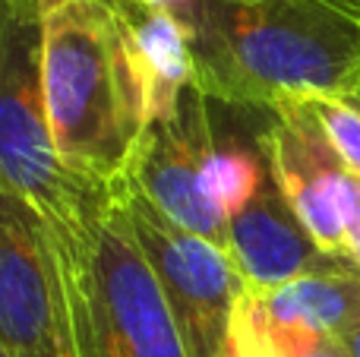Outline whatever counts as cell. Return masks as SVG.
I'll return each instance as SVG.
<instances>
[{
    "instance_id": "1",
    "label": "cell",
    "mask_w": 360,
    "mask_h": 357,
    "mask_svg": "<svg viewBox=\"0 0 360 357\" xmlns=\"http://www.w3.org/2000/svg\"><path fill=\"white\" fill-rule=\"evenodd\" d=\"M193 86L269 111L285 95H360V0H177Z\"/></svg>"
},
{
    "instance_id": "2",
    "label": "cell",
    "mask_w": 360,
    "mask_h": 357,
    "mask_svg": "<svg viewBox=\"0 0 360 357\" xmlns=\"http://www.w3.org/2000/svg\"><path fill=\"white\" fill-rule=\"evenodd\" d=\"M41 73L63 168L89 187L127 177L149 126V95L127 19L105 0L44 13Z\"/></svg>"
},
{
    "instance_id": "3",
    "label": "cell",
    "mask_w": 360,
    "mask_h": 357,
    "mask_svg": "<svg viewBox=\"0 0 360 357\" xmlns=\"http://www.w3.org/2000/svg\"><path fill=\"white\" fill-rule=\"evenodd\" d=\"M41 41V4L0 0V187L29 202L48 228L67 231L105 187L82 183L57 155L44 101Z\"/></svg>"
},
{
    "instance_id": "4",
    "label": "cell",
    "mask_w": 360,
    "mask_h": 357,
    "mask_svg": "<svg viewBox=\"0 0 360 357\" xmlns=\"http://www.w3.org/2000/svg\"><path fill=\"white\" fill-rule=\"evenodd\" d=\"M54 231V228H51ZM70 244L105 357H190L177 316L111 187L57 231Z\"/></svg>"
},
{
    "instance_id": "5",
    "label": "cell",
    "mask_w": 360,
    "mask_h": 357,
    "mask_svg": "<svg viewBox=\"0 0 360 357\" xmlns=\"http://www.w3.org/2000/svg\"><path fill=\"white\" fill-rule=\"evenodd\" d=\"M111 190L174 310L190 357H218L250 291L234 257L174 225L127 177Z\"/></svg>"
},
{
    "instance_id": "6",
    "label": "cell",
    "mask_w": 360,
    "mask_h": 357,
    "mask_svg": "<svg viewBox=\"0 0 360 357\" xmlns=\"http://www.w3.org/2000/svg\"><path fill=\"white\" fill-rule=\"evenodd\" d=\"M205 95L190 86L177 111L165 120H152L139 143L127 181L162 209L174 225L231 253L228 221L209 196V162L215 136L209 130Z\"/></svg>"
},
{
    "instance_id": "7",
    "label": "cell",
    "mask_w": 360,
    "mask_h": 357,
    "mask_svg": "<svg viewBox=\"0 0 360 357\" xmlns=\"http://www.w3.org/2000/svg\"><path fill=\"white\" fill-rule=\"evenodd\" d=\"M0 354L63 357V313L51 231L0 187Z\"/></svg>"
},
{
    "instance_id": "8",
    "label": "cell",
    "mask_w": 360,
    "mask_h": 357,
    "mask_svg": "<svg viewBox=\"0 0 360 357\" xmlns=\"http://www.w3.org/2000/svg\"><path fill=\"white\" fill-rule=\"evenodd\" d=\"M269 117L272 120L262 130L259 145L281 196L323 253L351 263L345 238V193L351 171L297 95L278 98L269 108Z\"/></svg>"
},
{
    "instance_id": "9",
    "label": "cell",
    "mask_w": 360,
    "mask_h": 357,
    "mask_svg": "<svg viewBox=\"0 0 360 357\" xmlns=\"http://www.w3.org/2000/svg\"><path fill=\"white\" fill-rule=\"evenodd\" d=\"M228 238L231 257L253 294H269L342 263L323 253V247L310 238L281 196L275 177H269L259 193L228 219Z\"/></svg>"
},
{
    "instance_id": "10",
    "label": "cell",
    "mask_w": 360,
    "mask_h": 357,
    "mask_svg": "<svg viewBox=\"0 0 360 357\" xmlns=\"http://www.w3.org/2000/svg\"><path fill=\"white\" fill-rule=\"evenodd\" d=\"M117 10L133 32L136 57L146 76L149 117H171L177 111L180 98H184V92L193 86V57L184 22L177 19V13L171 6L149 4V0H130Z\"/></svg>"
},
{
    "instance_id": "11",
    "label": "cell",
    "mask_w": 360,
    "mask_h": 357,
    "mask_svg": "<svg viewBox=\"0 0 360 357\" xmlns=\"http://www.w3.org/2000/svg\"><path fill=\"white\" fill-rule=\"evenodd\" d=\"M256 301L272 323H294L326 335H342L360 313V272L351 263H338L278 291L256 294Z\"/></svg>"
},
{
    "instance_id": "12",
    "label": "cell",
    "mask_w": 360,
    "mask_h": 357,
    "mask_svg": "<svg viewBox=\"0 0 360 357\" xmlns=\"http://www.w3.org/2000/svg\"><path fill=\"white\" fill-rule=\"evenodd\" d=\"M269 177L272 171H269L262 145L253 149L237 139H215V152L209 162V196L224 221L240 212Z\"/></svg>"
},
{
    "instance_id": "13",
    "label": "cell",
    "mask_w": 360,
    "mask_h": 357,
    "mask_svg": "<svg viewBox=\"0 0 360 357\" xmlns=\"http://www.w3.org/2000/svg\"><path fill=\"white\" fill-rule=\"evenodd\" d=\"M51 231V228H48ZM51 250H54L57 288H60V313H63V357H105L95 332L92 313L86 304V291L79 282V269L70 244L57 231H51Z\"/></svg>"
},
{
    "instance_id": "14",
    "label": "cell",
    "mask_w": 360,
    "mask_h": 357,
    "mask_svg": "<svg viewBox=\"0 0 360 357\" xmlns=\"http://www.w3.org/2000/svg\"><path fill=\"white\" fill-rule=\"evenodd\" d=\"M300 105L313 114L319 130L338 152L345 168L354 177H360V95H297Z\"/></svg>"
},
{
    "instance_id": "15",
    "label": "cell",
    "mask_w": 360,
    "mask_h": 357,
    "mask_svg": "<svg viewBox=\"0 0 360 357\" xmlns=\"http://www.w3.org/2000/svg\"><path fill=\"white\" fill-rule=\"evenodd\" d=\"M247 301L250 310H253L266 357H351L348 348L338 342V335H326L316 332V329L294 326V323H272L262 313L253 291H247Z\"/></svg>"
},
{
    "instance_id": "16",
    "label": "cell",
    "mask_w": 360,
    "mask_h": 357,
    "mask_svg": "<svg viewBox=\"0 0 360 357\" xmlns=\"http://www.w3.org/2000/svg\"><path fill=\"white\" fill-rule=\"evenodd\" d=\"M218 357H266L259 329H256V320H253V313H250L247 294H243L240 307H237L234 323H231V332H228V342H224V348H221Z\"/></svg>"
},
{
    "instance_id": "17",
    "label": "cell",
    "mask_w": 360,
    "mask_h": 357,
    "mask_svg": "<svg viewBox=\"0 0 360 357\" xmlns=\"http://www.w3.org/2000/svg\"><path fill=\"white\" fill-rule=\"evenodd\" d=\"M345 238H348V259L360 272V177H348L345 193Z\"/></svg>"
},
{
    "instance_id": "18",
    "label": "cell",
    "mask_w": 360,
    "mask_h": 357,
    "mask_svg": "<svg viewBox=\"0 0 360 357\" xmlns=\"http://www.w3.org/2000/svg\"><path fill=\"white\" fill-rule=\"evenodd\" d=\"M338 342H342V345L348 348V354H351V357H360V313L348 323V329H345V332L338 335Z\"/></svg>"
},
{
    "instance_id": "19",
    "label": "cell",
    "mask_w": 360,
    "mask_h": 357,
    "mask_svg": "<svg viewBox=\"0 0 360 357\" xmlns=\"http://www.w3.org/2000/svg\"><path fill=\"white\" fill-rule=\"evenodd\" d=\"M41 4V10L48 13V10H54V6H60V4H67V0H38ZM105 4H111V6H124V4H130V0H105Z\"/></svg>"
},
{
    "instance_id": "20",
    "label": "cell",
    "mask_w": 360,
    "mask_h": 357,
    "mask_svg": "<svg viewBox=\"0 0 360 357\" xmlns=\"http://www.w3.org/2000/svg\"><path fill=\"white\" fill-rule=\"evenodd\" d=\"M149 4H162V6H171L177 0H149ZM228 4H256V0H228Z\"/></svg>"
}]
</instances>
